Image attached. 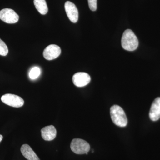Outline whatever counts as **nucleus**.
<instances>
[{"mask_svg":"<svg viewBox=\"0 0 160 160\" xmlns=\"http://www.w3.org/2000/svg\"><path fill=\"white\" fill-rule=\"evenodd\" d=\"M122 46L125 50L134 51L138 46V40L134 32L131 29H127L124 31L122 38Z\"/></svg>","mask_w":160,"mask_h":160,"instance_id":"f257e3e1","label":"nucleus"},{"mask_svg":"<svg viewBox=\"0 0 160 160\" xmlns=\"http://www.w3.org/2000/svg\"><path fill=\"white\" fill-rule=\"evenodd\" d=\"M110 113L112 122L116 126L121 127L127 126L128 119L122 107L118 105L112 106L110 108Z\"/></svg>","mask_w":160,"mask_h":160,"instance_id":"f03ea898","label":"nucleus"},{"mask_svg":"<svg viewBox=\"0 0 160 160\" xmlns=\"http://www.w3.org/2000/svg\"><path fill=\"white\" fill-rule=\"evenodd\" d=\"M72 151L77 154H88L90 150V145L85 140L80 138H74L70 144Z\"/></svg>","mask_w":160,"mask_h":160,"instance_id":"7ed1b4c3","label":"nucleus"},{"mask_svg":"<svg viewBox=\"0 0 160 160\" xmlns=\"http://www.w3.org/2000/svg\"><path fill=\"white\" fill-rule=\"evenodd\" d=\"M1 100L6 105L19 108L24 105V101L22 98L16 95L7 93L3 95L1 98Z\"/></svg>","mask_w":160,"mask_h":160,"instance_id":"20e7f679","label":"nucleus"},{"mask_svg":"<svg viewBox=\"0 0 160 160\" xmlns=\"http://www.w3.org/2000/svg\"><path fill=\"white\" fill-rule=\"evenodd\" d=\"M18 15L12 9H4L0 11V19L8 24H14L18 21Z\"/></svg>","mask_w":160,"mask_h":160,"instance_id":"39448f33","label":"nucleus"},{"mask_svg":"<svg viewBox=\"0 0 160 160\" xmlns=\"http://www.w3.org/2000/svg\"><path fill=\"white\" fill-rule=\"evenodd\" d=\"M72 81L75 86L82 87L89 84L91 81V78L86 72H78L73 75Z\"/></svg>","mask_w":160,"mask_h":160,"instance_id":"423d86ee","label":"nucleus"},{"mask_svg":"<svg viewBox=\"0 0 160 160\" xmlns=\"http://www.w3.org/2000/svg\"><path fill=\"white\" fill-rule=\"evenodd\" d=\"M61 53V49L59 46L56 45H49L44 49L43 56L47 60H54L58 57Z\"/></svg>","mask_w":160,"mask_h":160,"instance_id":"0eeeda50","label":"nucleus"},{"mask_svg":"<svg viewBox=\"0 0 160 160\" xmlns=\"http://www.w3.org/2000/svg\"><path fill=\"white\" fill-rule=\"evenodd\" d=\"M65 9L67 16L71 22L76 23L78 19V11L75 5L67 1L65 4Z\"/></svg>","mask_w":160,"mask_h":160,"instance_id":"6e6552de","label":"nucleus"},{"mask_svg":"<svg viewBox=\"0 0 160 160\" xmlns=\"http://www.w3.org/2000/svg\"><path fill=\"white\" fill-rule=\"evenodd\" d=\"M149 116L152 121H157L160 118V98H156L152 104Z\"/></svg>","mask_w":160,"mask_h":160,"instance_id":"1a4fd4ad","label":"nucleus"},{"mask_svg":"<svg viewBox=\"0 0 160 160\" xmlns=\"http://www.w3.org/2000/svg\"><path fill=\"white\" fill-rule=\"evenodd\" d=\"M41 134L42 138L45 141H52L56 137V129L52 125L46 126L41 129Z\"/></svg>","mask_w":160,"mask_h":160,"instance_id":"9d476101","label":"nucleus"},{"mask_svg":"<svg viewBox=\"0 0 160 160\" xmlns=\"http://www.w3.org/2000/svg\"><path fill=\"white\" fill-rule=\"evenodd\" d=\"M21 151L23 156L28 160H40L35 152L27 144H24L22 146Z\"/></svg>","mask_w":160,"mask_h":160,"instance_id":"9b49d317","label":"nucleus"},{"mask_svg":"<svg viewBox=\"0 0 160 160\" xmlns=\"http://www.w3.org/2000/svg\"><path fill=\"white\" fill-rule=\"evenodd\" d=\"M34 6L41 14L45 15L48 12V8L46 0H34Z\"/></svg>","mask_w":160,"mask_h":160,"instance_id":"f8f14e48","label":"nucleus"},{"mask_svg":"<svg viewBox=\"0 0 160 160\" xmlns=\"http://www.w3.org/2000/svg\"><path fill=\"white\" fill-rule=\"evenodd\" d=\"M41 69L38 67H34L32 68L29 72V77L32 80L36 79L41 74Z\"/></svg>","mask_w":160,"mask_h":160,"instance_id":"ddd939ff","label":"nucleus"},{"mask_svg":"<svg viewBox=\"0 0 160 160\" xmlns=\"http://www.w3.org/2000/svg\"><path fill=\"white\" fill-rule=\"evenodd\" d=\"M9 52L8 47L5 43L0 39V55L6 56Z\"/></svg>","mask_w":160,"mask_h":160,"instance_id":"4468645a","label":"nucleus"},{"mask_svg":"<svg viewBox=\"0 0 160 160\" xmlns=\"http://www.w3.org/2000/svg\"><path fill=\"white\" fill-rule=\"evenodd\" d=\"M89 8L92 11L97 9V0H88Z\"/></svg>","mask_w":160,"mask_h":160,"instance_id":"2eb2a0df","label":"nucleus"},{"mask_svg":"<svg viewBox=\"0 0 160 160\" xmlns=\"http://www.w3.org/2000/svg\"><path fill=\"white\" fill-rule=\"evenodd\" d=\"M3 139V136L2 135L0 134V142H1V141Z\"/></svg>","mask_w":160,"mask_h":160,"instance_id":"dca6fc26","label":"nucleus"}]
</instances>
